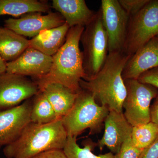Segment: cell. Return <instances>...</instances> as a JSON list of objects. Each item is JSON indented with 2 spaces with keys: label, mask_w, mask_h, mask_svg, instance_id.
I'll return each instance as SVG.
<instances>
[{
  "label": "cell",
  "mask_w": 158,
  "mask_h": 158,
  "mask_svg": "<svg viewBox=\"0 0 158 158\" xmlns=\"http://www.w3.org/2000/svg\"><path fill=\"white\" fill-rule=\"evenodd\" d=\"M158 138V128L151 121L133 127L131 138L136 147L144 150L153 144Z\"/></svg>",
  "instance_id": "7402d4cb"
},
{
  "label": "cell",
  "mask_w": 158,
  "mask_h": 158,
  "mask_svg": "<svg viewBox=\"0 0 158 158\" xmlns=\"http://www.w3.org/2000/svg\"><path fill=\"white\" fill-rule=\"evenodd\" d=\"M70 28L65 23L60 27L43 31L29 40V47L53 56L65 43Z\"/></svg>",
  "instance_id": "2e32d148"
},
{
  "label": "cell",
  "mask_w": 158,
  "mask_h": 158,
  "mask_svg": "<svg viewBox=\"0 0 158 158\" xmlns=\"http://www.w3.org/2000/svg\"><path fill=\"white\" fill-rule=\"evenodd\" d=\"M29 47V40L5 27H0V56L7 62L19 57Z\"/></svg>",
  "instance_id": "ac0fdd59"
},
{
  "label": "cell",
  "mask_w": 158,
  "mask_h": 158,
  "mask_svg": "<svg viewBox=\"0 0 158 158\" xmlns=\"http://www.w3.org/2000/svg\"><path fill=\"white\" fill-rule=\"evenodd\" d=\"M104 133L97 143L101 151L107 147L113 154L118 153L124 141L131 136L133 127L123 112L110 110L104 121Z\"/></svg>",
  "instance_id": "4fadbf2b"
},
{
  "label": "cell",
  "mask_w": 158,
  "mask_h": 158,
  "mask_svg": "<svg viewBox=\"0 0 158 158\" xmlns=\"http://www.w3.org/2000/svg\"><path fill=\"white\" fill-rule=\"evenodd\" d=\"M151 121L157 126L158 128V96L155 99L151 106Z\"/></svg>",
  "instance_id": "83f0119b"
},
{
  "label": "cell",
  "mask_w": 158,
  "mask_h": 158,
  "mask_svg": "<svg viewBox=\"0 0 158 158\" xmlns=\"http://www.w3.org/2000/svg\"><path fill=\"white\" fill-rule=\"evenodd\" d=\"M52 62V57L29 47L17 59L7 62L6 72L36 80L49 72Z\"/></svg>",
  "instance_id": "7c38bea8"
},
{
  "label": "cell",
  "mask_w": 158,
  "mask_h": 158,
  "mask_svg": "<svg viewBox=\"0 0 158 158\" xmlns=\"http://www.w3.org/2000/svg\"><path fill=\"white\" fill-rule=\"evenodd\" d=\"M158 67V36L131 56L123 71V80L138 79L142 73Z\"/></svg>",
  "instance_id": "5bb4252c"
},
{
  "label": "cell",
  "mask_w": 158,
  "mask_h": 158,
  "mask_svg": "<svg viewBox=\"0 0 158 158\" xmlns=\"http://www.w3.org/2000/svg\"><path fill=\"white\" fill-rule=\"evenodd\" d=\"M131 56L123 52L109 53L104 64L94 76L82 79L81 88L92 95L97 103L110 110L123 112L127 89L123 71Z\"/></svg>",
  "instance_id": "6da1fadb"
},
{
  "label": "cell",
  "mask_w": 158,
  "mask_h": 158,
  "mask_svg": "<svg viewBox=\"0 0 158 158\" xmlns=\"http://www.w3.org/2000/svg\"><path fill=\"white\" fill-rule=\"evenodd\" d=\"M67 138L61 119L46 124L30 122L3 152L7 158H31L49 150L63 149Z\"/></svg>",
  "instance_id": "3957f363"
},
{
  "label": "cell",
  "mask_w": 158,
  "mask_h": 158,
  "mask_svg": "<svg viewBox=\"0 0 158 158\" xmlns=\"http://www.w3.org/2000/svg\"><path fill=\"white\" fill-rule=\"evenodd\" d=\"M84 148H81L77 143V137L68 136L67 141L63 148L68 158H115V155L111 152L98 156L92 152L96 144L90 139L84 141Z\"/></svg>",
  "instance_id": "44dd1931"
},
{
  "label": "cell",
  "mask_w": 158,
  "mask_h": 158,
  "mask_svg": "<svg viewBox=\"0 0 158 158\" xmlns=\"http://www.w3.org/2000/svg\"><path fill=\"white\" fill-rule=\"evenodd\" d=\"M99 9L107 35L109 53L123 52L127 36L129 15L118 0H102Z\"/></svg>",
  "instance_id": "ba28073f"
},
{
  "label": "cell",
  "mask_w": 158,
  "mask_h": 158,
  "mask_svg": "<svg viewBox=\"0 0 158 158\" xmlns=\"http://www.w3.org/2000/svg\"><path fill=\"white\" fill-rule=\"evenodd\" d=\"M65 23L59 12H50L45 15L34 12L24 15L20 18L6 19L4 27L23 37L33 38L43 31L60 27Z\"/></svg>",
  "instance_id": "30bf717a"
},
{
  "label": "cell",
  "mask_w": 158,
  "mask_h": 158,
  "mask_svg": "<svg viewBox=\"0 0 158 158\" xmlns=\"http://www.w3.org/2000/svg\"><path fill=\"white\" fill-rule=\"evenodd\" d=\"M51 6L45 1L37 0H0V16L15 17L34 12L49 13Z\"/></svg>",
  "instance_id": "d6986e66"
},
{
  "label": "cell",
  "mask_w": 158,
  "mask_h": 158,
  "mask_svg": "<svg viewBox=\"0 0 158 158\" xmlns=\"http://www.w3.org/2000/svg\"><path fill=\"white\" fill-rule=\"evenodd\" d=\"M31 158H68L63 149H54L38 154Z\"/></svg>",
  "instance_id": "484cf974"
},
{
  "label": "cell",
  "mask_w": 158,
  "mask_h": 158,
  "mask_svg": "<svg viewBox=\"0 0 158 158\" xmlns=\"http://www.w3.org/2000/svg\"><path fill=\"white\" fill-rule=\"evenodd\" d=\"M80 42L83 46L85 79L94 76L100 70L109 54L108 40L100 10L85 27Z\"/></svg>",
  "instance_id": "5b68a950"
},
{
  "label": "cell",
  "mask_w": 158,
  "mask_h": 158,
  "mask_svg": "<svg viewBox=\"0 0 158 158\" xmlns=\"http://www.w3.org/2000/svg\"><path fill=\"white\" fill-rule=\"evenodd\" d=\"M39 90L37 84L27 77L7 72L0 74V112L19 106Z\"/></svg>",
  "instance_id": "9c48e42d"
},
{
  "label": "cell",
  "mask_w": 158,
  "mask_h": 158,
  "mask_svg": "<svg viewBox=\"0 0 158 158\" xmlns=\"http://www.w3.org/2000/svg\"><path fill=\"white\" fill-rule=\"evenodd\" d=\"M158 36V0H150L137 14L130 16L123 52L132 56L149 40Z\"/></svg>",
  "instance_id": "8992f818"
},
{
  "label": "cell",
  "mask_w": 158,
  "mask_h": 158,
  "mask_svg": "<svg viewBox=\"0 0 158 158\" xmlns=\"http://www.w3.org/2000/svg\"><path fill=\"white\" fill-rule=\"evenodd\" d=\"M32 98L15 107L0 112V148L17 140L31 122Z\"/></svg>",
  "instance_id": "8fae6325"
},
{
  "label": "cell",
  "mask_w": 158,
  "mask_h": 158,
  "mask_svg": "<svg viewBox=\"0 0 158 158\" xmlns=\"http://www.w3.org/2000/svg\"><path fill=\"white\" fill-rule=\"evenodd\" d=\"M7 62L0 56V74L5 73L7 71Z\"/></svg>",
  "instance_id": "f1b7e54d"
},
{
  "label": "cell",
  "mask_w": 158,
  "mask_h": 158,
  "mask_svg": "<svg viewBox=\"0 0 158 158\" xmlns=\"http://www.w3.org/2000/svg\"><path fill=\"white\" fill-rule=\"evenodd\" d=\"M52 7L61 15L70 28L85 27L96 13L88 8L85 0H53Z\"/></svg>",
  "instance_id": "9a60e30c"
},
{
  "label": "cell",
  "mask_w": 158,
  "mask_h": 158,
  "mask_svg": "<svg viewBox=\"0 0 158 158\" xmlns=\"http://www.w3.org/2000/svg\"><path fill=\"white\" fill-rule=\"evenodd\" d=\"M138 80L141 83L152 85L158 90V67L152 69L142 73Z\"/></svg>",
  "instance_id": "d4e9b609"
},
{
  "label": "cell",
  "mask_w": 158,
  "mask_h": 158,
  "mask_svg": "<svg viewBox=\"0 0 158 158\" xmlns=\"http://www.w3.org/2000/svg\"><path fill=\"white\" fill-rule=\"evenodd\" d=\"M32 98L31 122L46 124L59 120L53 108L42 91L40 90Z\"/></svg>",
  "instance_id": "ffe728a7"
},
{
  "label": "cell",
  "mask_w": 158,
  "mask_h": 158,
  "mask_svg": "<svg viewBox=\"0 0 158 158\" xmlns=\"http://www.w3.org/2000/svg\"><path fill=\"white\" fill-rule=\"evenodd\" d=\"M40 90L50 103L59 120L71 110L77 96V93L58 83L48 84Z\"/></svg>",
  "instance_id": "e0dca14e"
},
{
  "label": "cell",
  "mask_w": 158,
  "mask_h": 158,
  "mask_svg": "<svg viewBox=\"0 0 158 158\" xmlns=\"http://www.w3.org/2000/svg\"><path fill=\"white\" fill-rule=\"evenodd\" d=\"M138 158H158V138L149 147L143 150Z\"/></svg>",
  "instance_id": "4316f807"
},
{
  "label": "cell",
  "mask_w": 158,
  "mask_h": 158,
  "mask_svg": "<svg viewBox=\"0 0 158 158\" xmlns=\"http://www.w3.org/2000/svg\"><path fill=\"white\" fill-rule=\"evenodd\" d=\"M150 0H119L123 9L129 15L137 14L149 2Z\"/></svg>",
  "instance_id": "cb8c5ba5"
},
{
  "label": "cell",
  "mask_w": 158,
  "mask_h": 158,
  "mask_svg": "<svg viewBox=\"0 0 158 158\" xmlns=\"http://www.w3.org/2000/svg\"><path fill=\"white\" fill-rule=\"evenodd\" d=\"M143 150L134 145L130 136L123 142L118 153L115 155V158H138Z\"/></svg>",
  "instance_id": "603a6c76"
},
{
  "label": "cell",
  "mask_w": 158,
  "mask_h": 158,
  "mask_svg": "<svg viewBox=\"0 0 158 158\" xmlns=\"http://www.w3.org/2000/svg\"><path fill=\"white\" fill-rule=\"evenodd\" d=\"M109 112L107 107L98 104L90 93L81 89L71 110L61 120L68 136L77 138L88 129L90 135H94L104 127Z\"/></svg>",
  "instance_id": "277c9868"
},
{
  "label": "cell",
  "mask_w": 158,
  "mask_h": 158,
  "mask_svg": "<svg viewBox=\"0 0 158 158\" xmlns=\"http://www.w3.org/2000/svg\"><path fill=\"white\" fill-rule=\"evenodd\" d=\"M85 28L76 26L69 29L65 43L52 56L49 72L45 76L33 80L39 90L52 83L61 84L76 93L81 89L80 83L85 73L80 43Z\"/></svg>",
  "instance_id": "7a4b0ae2"
},
{
  "label": "cell",
  "mask_w": 158,
  "mask_h": 158,
  "mask_svg": "<svg viewBox=\"0 0 158 158\" xmlns=\"http://www.w3.org/2000/svg\"><path fill=\"white\" fill-rule=\"evenodd\" d=\"M127 95L123 108L125 117L132 126L151 121V103L158 96V90L138 79L124 80Z\"/></svg>",
  "instance_id": "52a82bcc"
}]
</instances>
